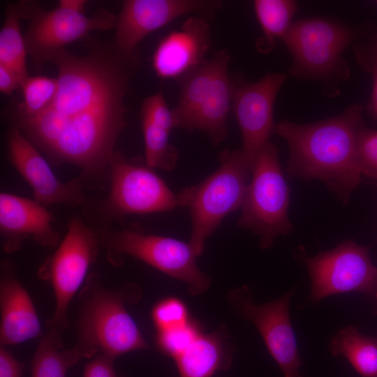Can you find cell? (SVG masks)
Listing matches in <instances>:
<instances>
[{
	"instance_id": "6da1fadb",
	"label": "cell",
	"mask_w": 377,
	"mask_h": 377,
	"mask_svg": "<svg viewBox=\"0 0 377 377\" xmlns=\"http://www.w3.org/2000/svg\"><path fill=\"white\" fill-rule=\"evenodd\" d=\"M51 62L58 72L53 101L37 114L10 117V126L55 165H75L87 177L110 171L126 126L124 100L137 54L121 53L112 40L93 43L82 56L61 49Z\"/></svg>"
},
{
	"instance_id": "7a4b0ae2",
	"label": "cell",
	"mask_w": 377,
	"mask_h": 377,
	"mask_svg": "<svg viewBox=\"0 0 377 377\" xmlns=\"http://www.w3.org/2000/svg\"><path fill=\"white\" fill-rule=\"evenodd\" d=\"M362 110V105L353 103L325 120L306 124L284 120L276 124L275 133L289 147L288 176L320 180L347 203L362 181L358 142L366 127Z\"/></svg>"
},
{
	"instance_id": "3957f363",
	"label": "cell",
	"mask_w": 377,
	"mask_h": 377,
	"mask_svg": "<svg viewBox=\"0 0 377 377\" xmlns=\"http://www.w3.org/2000/svg\"><path fill=\"white\" fill-rule=\"evenodd\" d=\"M142 293L136 283L109 287L97 273L88 275L77 296L75 318V345L84 358L103 354L116 360L149 348L126 307L138 302Z\"/></svg>"
},
{
	"instance_id": "277c9868",
	"label": "cell",
	"mask_w": 377,
	"mask_h": 377,
	"mask_svg": "<svg viewBox=\"0 0 377 377\" xmlns=\"http://www.w3.org/2000/svg\"><path fill=\"white\" fill-rule=\"evenodd\" d=\"M374 34V26L369 24L350 26L323 17L297 20L281 38L292 58L288 75L319 82L327 96H335L339 84L350 75L344 51L354 42Z\"/></svg>"
},
{
	"instance_id": "5b68a950",
	"label": "cell",
	"mask_w": 377,
	"mask_h": 377,
	"mask_svg": "<svg viewBox=\"0 0 377 377\" xmlns=\"http://www.w3.org/2000/svg\"><path fill=\"white\" fill-rule=\"evenodd\" d=\"M251 169L239 149L225 150L219 155V166L215 171L177 194L179 207L189 209L191 232L188 242L198 256L223 219L241 208Z\"/></svg>"
},
{
	"instance_id": "8992f818",
	"label": "cell",
	"mask_w": 377,
	"mask_h": 377,
	"mask_svg": "<svg viewBox=\"0 0 377 377\" xmlns=\"http://www.w3.org/2000/svg\"><path fill=\"white\" fill-rule=\"evenodd\" d=\"M230 56L226 49L180 78V91L172 108L177 128L206 133L214 145L228 134L233 82L228 75Z\"/></svg>"
},
{
	"instance_id": "52a82bcc",
	"label": "cell",
	"mask_w": 377,
	"mask_h": 377,
	"mask_svg": "<svg viewBox=\"0 0 377 377\" xmlns=\"http://www.w3.org/2000/svg\"><path fill=\"white\" fill-rule=\"evenodd\" d=\"M100 239L107 260L114 267L121 266L126 257H132L183 282L193 295L204 293L211 286L188 242L129 228L102 231Z\"/></svg>"
},
{
	"instance_id": "ba28073f",
	"label": "cell",
	"mask_w": 377,
	"mask_h": 377,
	"mask_svg": "<svg viewBox=\"0 0 377 377\" xmlns=\"http://www.w3.org/2000/svg\"><path fill=\"white\" fill-rule=\"evenodd\" d=\"M290 191L281 168L278 149L269 140L253 163L238 219L239 227L259 237L262 249L270 248L278 236L290 233L293 229L288 216Z\"/></svg>"
},
{
	"instance_id": "9c48e42d",
	"label": "cell",
	"mask_w": 377,
	"mask_h": 377,
	"mask_svg": "<svg viewBox=\"0 0 377 377\" xmlns=\"http://www.w3.org/2000/svg\"><path fill=\"white\" fill-rule=\"evenodd\" d=\"M100 246V233L76 215L69 221L57 250L39 267L38 276L50 282L55 299L53 314L46 323L48 329L62 332L67 328L68 307L88 276Z\"/></svg>"
},
{
	"instance_id": "30bf717a",
	"label": "cell",
	"mask_w": 377,
	"mask_h": 377,
	"mask_svg": "<svg viewBox=\"0 0 377 377\" xmlns=\"http://www.w3.org/2000/svg\"><path fill=\"white\" fill-rule=\"evenodd\" d=\"M110 188L104 207L112 217L170 211L175 194L145 161L116 151L110 168Z\"/></svg>"
},
{
	"instance_id": "8fae6325",
	"label": "cell",
	"mask_w": 377,
	"mask_h": 377,
	"mask_svg": "<svg viewBox=\"0 0 377 377\" xmlns=\"http://www.w3.org/2000/svg\"><path fill=\"white\" fill-rule=\"evenodd\" d=\"M294 290L265 303L256 304L251 290L242 286L230 290L227 301L239 316L254 325L284 377H302L301 359L289 311Z\"/></svg>"
},
{
	"instance_id": "7c38bea8",
	"label": "cell",
	"mask_w": 377,
	"mask_h": 377,
	"mask_svg": "<svg viewBox=\"0 0 377 377\" xmlns=\"http://www.w3.org/2000/svg\"><path fill=\"white\" fill-rule=\"evenodd\" d=\"M303 261L310 275L312 302L349 292L375 294L377 290V267L368 249L352 241L313 257L304 255Z\"/></svg>"
},
{
	"instance_id": "4fadbf2b",
	"label": "cell",
	"mask_w": 377,
	"mask_h": 377,
	"mask_svg": "<svg viewBox=\"0 0 377 377\" xmlns=\"http://www.w3.org/2000/svg\"><path fill=\"white\" fill-rule=\"evenodd\" d=\"M117 19V15L104 9L87 16L58 6L46 10L32 1L28 18L30 23L24 36L27 54L36 68H41L66 45L90 31L114 28Z\"/></svg>"
},
{
	"instance_id": "5bb4252c",
	"label": "cell",
	"mask_w": 377,
	"mask_h": 377,
	"mask_svg": "<svg viewBox=\"0 0 377 377\" xmlns=\"http://www.w3.org/2000/svg\"><path fill=\"white\" fill-rule=\"evenodd\" d=\"M288 76L283 73H271L256 82H233L232 108L242 136L239 149L251 165L275 133L274 101Z\"/></svg>"
},
{
	"instance_id": "9a60e30c",
	"label": "cell",
	"mask_w": 377,
	"mask_h": 377,
	"mask_svg": "<svg viewBox=\"0 0 377 377\" xmlns=\"http://www.w3.org/2000/svg\"><path fill=\"white\" fill-rule=\"evenodd\" d=\"M221 4L209 0L124 1L114 27V43L121 53L134 56L138 45L151 32L186 15L205 17Z\"/></svg>"
},
{
	"instance_id": "2e32d148",
	"label": "cell",
	"mask_w": 377,
	"mask_h": 377,
	"mask_svg": "<svg viewBox=\"0 0 377 377\" xmlns=\"http://www.w3.org/2000/svg\"><path fill=\"white\" fill-rule=\"evenodd\" d=\"M7 148L12 165L31 188L35 200L72 207L85 202L81 181L59 180L41 152L14 126L8 128Z\"/></svg>"
},
{
	"instance_id": "e0dca14e",
	"label": "cell",
	"mask_w": 377,
	"mask_h": 377,
	"mask_svg": "<svg viewBox=\"0 0 377 377\" xmlns=\"http://www.w3.org/2000/svg\"><path fill=\"white\" fill-rule=\"evenodd\" d=\"M211 43V28L205 17L190 16L158 44L152 58L155 73L161 79L179 80L206 60Z\"/></svg>"
},
{
	"instance_id": "ac0fdd59",
	"label": "cell",
	"mask_w": 377,
	"mask_h": 377,
	"mask_svg": "<svg viewBox=\"0 0 377 377\" xmlns=\"http://www.w3.org/2000/svg\"><path fill=\"white\" fill-rule=\"evenodd\" d=\"M52 221V215L36 200L1 193L0 234L4 252L19 250L28 238L42 246H55L60 236Z\"/></svg>"
},
{
	"instance_id": "d6986e66",
	"label": "cell",
	"mask_w": 377,
	"mask_h": 377,
	"mask_svg": "<svg viewBox=\"0 0 377 377\" xmlns=\"http://www.w3.org/2000/svg\"><path fill=\"white\" fill-rule=\"evenodd\" d=\"M0 343L13 346L41 336V325L32 300L10 260L0 266Z\"/></svg>"
},
{
	"instance_id": "ffe728a7",
	"label": "cell",
	"mask_w": 377,
	"mask_h": 377,
	"mask_svg": "<svg viewBox=\"0 0 377 377\" xmlns=\"http://www.w3.org/2000/svg\"><path fill=\"white\" fill-rule=\"evenodd\" d=\"M232 346L223 326L213 332H201L174 359L179 377H211L232 362Z\"/></svg>"
},
{
	"instance_id": "44dd1931",
	"label": "cell",
	"mask_w": 377,
	"mask_h": 377,
	"mask_svg": "<svg viewBox=\"0 0 377 377\" xmlns=\"http://www.w3.org/2000/svg\"><path fill=\"white\" fill-rule=\"evenodd\" d=\"M84 358L76 345L64 348L62 332L48 329L31 360V377H66L68 371Z\"/></svg>"
},
{
	"instance_id": "7402d4cb",
	"label": "cell",
	"mask_w": 377,
	"mask_h": 377,
	"mask_svg": "<svg viewBox=\"0 0 377 377\" xmlns=\"http://www.w3.org/2000/svg\"><path fill=\"white\" fill-rule=\"evenodd\" d=\"M329 348L333 355L346 357L362 377H377V337L365 336L349 325L333 336Z\"/></svg>"
},
{
	"instance_id": "603a6c76",
	"label": "cell",
	"mask_w": 377,
	"mask_h": 377,
	"mask_svg": "<svg viewBox=\"0 0 377 377\" xmlns=\"http://www.w3.org/2000/svg\"><path fill=\"white\" fill-rule=\"evenodd\" d=\"M29 1L8 3L0 30V64L17 72L24 80L29 75L26 49L20 21L27 20Z\"/></svg>"
},
{
	"instance_id": "cb8c5ba5",
	"label": "cell",
	"mask_w": 377,
	"mask_h": 377,
	"mask_svg": "<svg viewBox=\"0 0 377 377\" xmlns=\"http://www.w3.org/2000/svg\"><path fill=\"white\" fill-rule=\"evenodd\" d=\"M253 8L263 31L256 41V48L260 53L268 54L293 24L297 3L292 0H256Z\"/></svg>"
},
{
	"instance_id": "d4e9b609",
	"label": "cell",
	"mask_w": 377,
	"mask_h": 377,
	"mask_svg": "<svg viewBox=\"0 0 377 377\" xmlns=\"http://www.w3.org/2000/svg\"><path fill=\"white\" fill-rule=\"evenodd\" d=\"M145 142V161L152 168L170 171L175 169L179 152L169 142L170 132L140 116Z\"/></svg>"
},
{
	"instance_id": "484cf974",
	"label": "cell",
	"mask_w": 377,
	"mask_h": 377,
	"mask_svg": "<svg viewBox=\"0 0 377 377\" xmlns=\"http://www.w3.org/2000/svg\"><path fill=\"white\" fill-rule=\"evenodd\" d=\"M21 88L22 101L15 105L10 117H30L43 111L55 97L58 82L44 75L28 76Z\"/></svg>"
},
{
	"instance_id": "4316f807",
	"label": "cell",
	"mask_w": 377,
	"mask_h": 377,
	"mask_svg": "<svg viewBox=\"0 0 377 377\" xmlns=\"http://www.w3.org/2000/svg\"><path fill=\"white\" fill-rule=\"evenodd\" d=\"M201 332L199 325L190 320L180 327L157 331L156 344L161 353L175 359L182 353Z\"/></svg>"
},
{
	"instance_id": "83f0119b",
	"label": "cell",
	"mask_w": 377,
	"mask_h": 377,
	"mask_svg": "<svg viewBox=\"0 0 377 377\" xmlns=\"http://www.w3.org/2000/svg\"><path fill=\"white\" fill-rule=\"evenodd\" d=\"M151 318L157 331L180 327L191 320L186 306L175 297L158 302L152 309Z\"/></svg>"
},
{
	"instance_id": "f1b7e54d",
	"label": "cell",
	"mask_w": 377,
	"mask_h": 377,
	"mask_svg": "<svg viewBox=\"0 0 377 377\" xmlns=\"http://www.w3.org/2000/svg\"><path fill=\"white\" fill-rule=\"evenodd\" d=\"M140 116L147 117L170 133L173 128H177L172 110L168 107L161 91L144 101Z\"/></svg>"
},
{
	"instance_id": "f546056e",
	"label": "cell",
	"mask_w": 377,
	"mask_h": 377,
	"mask_svg": "<svg viewBox=\"0 0 377 377\" xmlns=\"http://www.w3.org/2000/svg\"><path fill=\"white\" fill-rule=\"evenodd\" d=\"M358 161L362 175L377 179V130L365 127L361 132Z\"/></svg>"
},
{
	"instance_id": "4dcf8cb0",
	"label": "cell",
	"mask_w": 377,
	"mask_h": 377,
	"mask_svg": "<svg viewBox=\"0 0 377 377\" xmlns=\"http://www.w3.org/2000/svg\"><path fill=\"white\" fill-rule=\"evenodd\" d=\"M357 64L366 72L371 73L377 66V34L357 43L355 48Z\"/></svg>"
},
{
	"instance_id": "1f68e13d",
	"label": "cell",
	"mask_w": 377,
	"mask_h": 377,
	"mask_svg": "<svg viewBox=\"0 0 377 377\" xmlns=\"http://www.w3.org/2000/svg\"><path fill=\"white\" fill-rule=\"evenodd\" d=\"M114 360L103 354L95 355L85 364L83 377H122L114 367Z\"/></svg>"
},
{
	"instance_id": "d6a6232c",
	"label": "cell",
	"mask_w": 377,
	"mask_h": 377,
	"mask_svg": "<svg viewBox=\"0 0 377 377\" xmlns=\"http://www.w3.org/2000/svg\"><path fill=\"white\" fill-rule=\"evenodd\" d=\"M24 364L6 348L0 346V377H22Z\"/></svg>"
},
{
	"instance_id": "836d02e7",
	"label": "cell",
	"mask_w": 377,
	"mask_h": 377,
	"mask_svg": "<svg viewBox=\"0 0 377 377\" xmlns=\"http://www.w3.org/2000/svg\"><path fill=\"white\" fill-rule=\"evenodd\" d=\"M24 80L14 70L0 64V91L10 95L21 85Z\"/></svg>"
},
{
	"instance_id": "e575fe53",
	"label": "cell",
	"mask_w": 377,
	"mask_h": 377,
	"mask_svg": "<svg viewBox=\"0 0 377 377\" xmlns=\"http://www.w3.org/2000/svg\"><path fill=\"white\" fill-rule=\"evenodd\" d=\"M373 85L367 110L373 120L377 121V66L371 71Z\"/></svg>"
},
{
	"instance_id": "d590c367",
	"label": "cell",
	"mask_w": 377,
	"mask_h": 377,
	"mask_svg": "<svg viewBox=\"0 0 377 377\" xmlns=\"http://www.w3.org/2000/svg\"><path fill=\"white\" fill-rule=\"evenodd\" d=\"M87 1L84 0H60L58 6L75 12L83 13Z\"/></svg>"
},
{
	"instance_id": "8d00e7d4",
	"label": "cell",
	"mask_w": 377,
	"mask_h": 377,
	"mask_svg": "<svg viewBox=\"0 0 377 377\" xmlns=\"http://www.w3.org/2000/svg\"><path fill=\"white\" fill-rule=\"evenodd\" d=\"M374 295H375V297H376V301H377V290H376V293H375Z\"/></svg>"
},
{
	"instance_id": "74e56055",
	"label": "cell",
	"mask_w": 377,
	"mask_h": 377,
	"mask_svg": "<svg viewBox=\"0 0 377 377\" xmlns=\"http://www.w3.org/2000/svg\"><path fill=\"white\" fill-rule=\"evenodd\" d=\"M376 3H377V1H376Z\"/></svg>"
}]
</instances>
